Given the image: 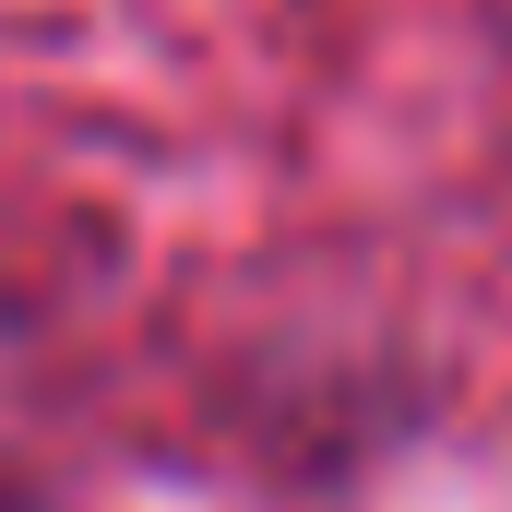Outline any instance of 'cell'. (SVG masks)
<instances>
[{
  "label": "cell",
  "mask_w": 512,
  "mask_h": 512,
  "mask_svg": "<svg viewBox=\"0 0 512 512\" xmlns=\"http://www.w3.org/2000/svg\"><path fill=\"white\" fill-rule=\"evenodd\" d=\"M0 512H48V501H24V489H0Z\"/></svg>",
  "instance_id": "cell-1"
}]
</instances>
